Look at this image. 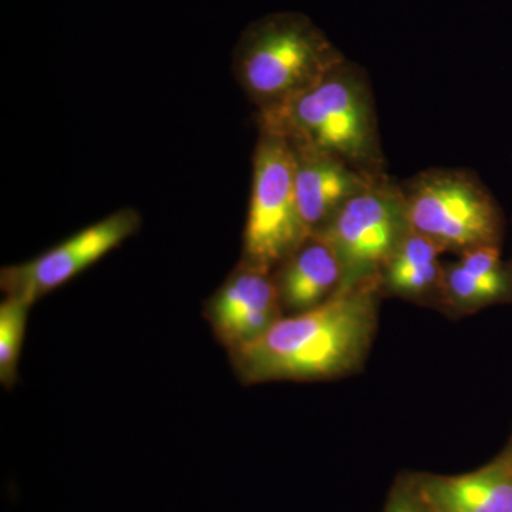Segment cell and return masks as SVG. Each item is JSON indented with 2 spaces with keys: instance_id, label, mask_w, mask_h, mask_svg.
<instances>
[{
  "instance_id": "obj_1",
  "label": "cell",
  "mask_w": 512,
  "mask_h": 512,
  "mask_svg": "<svg viewBox=\"0 0 512 512\" xmlns=\"http://www.w3.org/2000/svg\"><path fill=\"white\" fill-rule=\"evenodd\" d=\"M382 281H369L329 301L279 319L261 338L229 350L247 384L325 380L353 372L372 345Z\"/></svg>"
},
{
  "instance_id": "obj_2",
  "label": "cell",
  "mask_w": 512,
  "mask_h": 512,
  "mask_svg": "<svg viewBox=\"0 0 512 512\" xmlns=\"http://www.w3.org/2000/svg\"><path fill=\"white\" fill-rule=\"evenodd\" d=\"M261 130L383 175L375 103L363 70L346 60L293 99L259 111Z\"/></svg>"
},
{
  "instance_id": "obj_3",
  "label": "cell",
  "mask_w": 512,
  "mask_h": 512,
  "mask_svg": "<svg viewBox=\"0 0 512 512\" xmlns=\"http://www.w3.org/2000/svg\"><path fill=\"white\" fill-rule=\"evenodd\" d=\"M346 57L302 13L282 12L251 23L235 49V70L245 92L272 109L319 82Z\"/></svg>"
},
{
  "instance_id": "obj_4",
  "label": "cell",
  "mask_w": 512,
  "mask_h": 512,
  "mask_svg": "<svg viewBox=\"0 0 512 512\" xmlns=\"http://www.w3.org/2000/svg\"><path fill=\"white\" fill-rule=\"evenodd\" d=\"M410 229L443 251L500 247L504 215L493 194L470 171L427 170L402 187Z\"/></svg>"
},
{
  "instance_id": "obj_5",
  "label": "cell",
  "mask_w": 512,
  "mask_h": 512,
  "mask_svg": "<svg viewBox=\"0 0 512 512\" xmlns=\"http://www.w3.org/2000/svg\"><path fill=\"white\" fill-rule=\"evenodd\" d=\"M409 231L402 187L386 174L350 198L318 232L342 265L339 292L363 282L382 281L384 268Z\"/></svg>"
},
{
  "instance_id": "obj_6",
  "label": "cell",
  "mask_w": 512,
  "mask_h": 512,
  "mask_svg": "<svg viewBox=\"0 0 512 512\" xmlns=\"http://www.w3.org/2000/svg\"><path fill=\"white\" fill-rule=\"evenodd\" d=\"M298 208L295 160L285 137L261 130L244 234L245 262L271 271L311 237Z\"/></svg>"
},
{
  "instance_id": "obj_7",
  "label": "cell",
  "mask_w": 512,
  "mask_h": 512,
  "mask_svg": "<svg viewBox=\"0 0 512 512\" xmlns=\"http://www.w3.org/2000/svg\"><path fill=\"white\" fill-rule=\"evenodd\" d=\"M140 228L136 211L121 210L74 234L62 244L25 264L2 269L0 284L8 298L33 305L55 291L104 255L123 244Z\"/></svg>"
},
{
  "instance_id": "obj_8",
  "label": "cell",
  "mask_w": 512,
  "mask_h": 512,
  "mask_svg": "<svg viewBox=\"0 0 512 512\" xmlns=\"http://www.w3.org/2000/svg\"><path fill=\"white\" fill-rule=\"evenodd\" d=\"M281 299L271 271L242 262L205 308L215 336L228 350L254 342L281 319Z\"/></svg>"
},
{
  "instance_id": "obj_9",
  "label": "cell",
  "mask_w": 512,
  "mask_h": 512,
  "mask_svg": "<svg viewBox=\"0 0 512 512\" xmlns=\"http://www.w3.org/2000/svg\"><path fill=\"white\" fill-rule=\"evenodd\" d=\"M292 150L296 200L303 224L311 234L322 231L350 198L382 177L362 173L322 151L298 146H292Z\"/></svg>"
},
{
  "instance_id": "obj_10",
  "label": "cell",
  "mask_w": 512,
  "mask_h": 512,
  "mask_svg": "<svg viewBox=\"0 0 512 512\" xmlns=\"http://www.w3.org/2000/svg\"><path fill=\"white\" fill-rule=\"evenodd\" d=\"M410 481L431 512H512V468L503 457L463 476Z\"/></svg>"
},
{
  "instance_id": "obj_11",
  "label": "cell",
  "mask_w": 512,
  "mask_h": 512,
  "mask_svg": "<svg viewBox=\"0 0 512 512\" xmlns=\"http://www.w3.org/2000/svg\"><path fill=\"white\" fill-rule=\"evenodd\" d=\"M343 271L338 255L318 234H312L275 276L282 308L295 313L322 305L339 292Z\"/></svg>"
},
{
  "instance_id": "obj_12",
  "label": "cell",
  "mask_w": 512,
  "mask_h": 512,
  "mask_svg": "<svg viewBox=\"0 0 512 512\" xmlns=\"http://www.w3.org/2000/svg\"><path fill=\"white\" fill-rule=\"evenodd\" d=\"M440 292L454 308L466 311L512 301V264L501 259L500 247L470 249L443 268Z\"/></svg>"
},
{
  "instance_id": "obj_13",
  "label": "cell",
  "mask_w": 512,
  "mask_h": 512,
  "mask_svg": "<svg viewBox=\"0 0 512 512\" xmlns=\"http://www.w3.org/2000/svg\"><path fill=\"white\" fill-rule=\"evenodd\" d=\"M443 251L436 242L410 229L393 258L384 268L382 288L402 296H423L439 289L443 268L439 256Z\"/></svg>"
},
{
  "instance_id": "obj_14",
  "label": "cell",
  "mask_w": 512,
  "mask_h": 512,
  "mask_svg": "<svg viewBox=\"0 0 512 512\" xmlns=\"http://www.w3.org/2000/svg\"><path fill=\"white\" fill-rule=\"evenodd\" d=\"M30 303L8 298L0 305V382L10 387L18 382V367Z\"/></svg>"
},
{
  "instance_id": "obj_15",
  "label": "cell",
  "mask_w": 512,
  "mask_h": 512,
  "mask_svg": "<svg viewBox=\"0 0 512 512\" xmlns=\"http://www.w3.org/2000/svg\"><path fill=\"white\" fill-rule=\"evenodd\" d=\"M384 512H431L427 505L420 500L416 490H414L412 481L407 478L403 483L397 484L389 503H387Z\"/></svg>"
},
{
  "instance_id": "obj_16",
  "label": "cell",
  "mask_w": 512,
  "mask_h": 512,
  "mask_svg": "<svg viewBox=\"0 0 512 512\" xmlns=\"http://www.w3.org/2000/svg\"><path fill=\"white\" fill-rule=\"evenodd\" d=\"M500 457H503L505 460V463L508 464L512 468V439L510 441V444H508L507 450L504 451L503 454H501Z\"/></svg>"
}]
</instances>
